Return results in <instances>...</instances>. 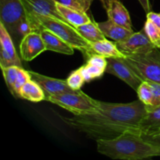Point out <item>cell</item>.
I'll return each mask as SVG.
<instances>
[{"mask_svg":"<svg viewBox=\"0 0 160 160\" xmlns=\"http://www.w3.org/2000/svg\"><path fill=\"white\" fill-rule=\"evenodd\" d=\"M145 113L146 106L139 99L129 103L100 101L94 112L61 118L71 128L98 141L115 138L127 131L141 132Z\"/></svg>","mask_w":160,"mask_h":160,"instance_id":"cell-1","label":"cell"},{"mask_svg":"<svg viewBox=\"0 0 160 160\" xmlns=\"http://www.w3.org/2000/svg\"><path fill=\"white\" fill-rule=\"evenodd\" d=\"M97 150L112 159L142 160L160 156V148L142 138L141 132L127 131L109 140L96 141Z\"/></svg>","mask_w":160,"mask_h":160,"instance_id":"cell-2","label":"cell"},{"mask_svg":"<svg viewBox=\"0 0 160 160\" xmlns=\"http://www.w3.org/2000/svg\"><path fill=\"white\" fill-rule=\"evenodd\" d=\"M31 22L33 31L39 32L42 28L49 30L71 45L73 48L82 52L88 57L92 55L91 45L68 22L50 17L27 15Z\"/></svg>","mask_w":160,"mask_h":160,"instance_id":"cell-3","label":"cell"},{"mask_svg":"<svg viewBox=\"0 0 160 160\" xmlns=\"http://www.w3.org/2000/svg\"><path fill=\"white\" fill-rule=\"evenodd\" d=\"M45 100L67 109L73 115L94 112L98 108L100 102L91 98L81 89L49 95Z\"/></svg>","mask_w":160,"mask_h":160,"instance_id":"cell-4","label":"cell"},{"mask_svg":"<svg viewBox=\"0 0 160 160\" xmlns=\"http://www.w3.org/2000/svg\"><path fill=\"white\" fill-rule=\"evenodd\" d=\"M143 81L160 84V51L154 48L144 54L131 55L125 57Z\"/></svg>","mask_w":160,"mask_h":160,"instance_id":"cell-5","label":"cell"},{"mask_svg":"<svg viewBox=\"0 0 160 160\" xmlns=\"http://www.w3.org/2000/svg\"><path fill=\"white\" fill-rule=\"evenodd\" d=\"M25 17L27 13L21 0H0V23L4 25L12 38L18 24Z\"/></svg>","mask_w":160,"mask_h":160,"instance_id":"cell-6","label":"cell"},{"mask_svg":"<svg viewBox=\"0 0 160 160\" xmlns=\"http://www.w3.org/2000/svg\"><path fill=\"white\" fill-rule=\"evenodd\" d=\"M106 73L116 76L137 92L143 80L125 58H108Z\"/></svg>","mask_w":160,"mask_h":160,"instance_id":"cell-7","label":"cell"},{"mask_svg":"<svg viewBox=\"0 0 160 160\" xmlns=\"http://www.w3.org/2000/svg\"><path fill=\"white\" fill-rule=\"evenodd\" d=\"M117 45L125 56L144 54L156 48L144 29L138 32H134L126 40L117 43Z\"/></svg>","mask_w":160,"mask_h":160,"instance_id":"cell-8","label":"cell"},{"mask_svg":"<svg viewBox=\"0 0 160 160\" xmlns=\"http://www.w3.org/2000/svg\"><path fill=\"white\" fill-rule=\"evenodd\" d=\"M0 67H6L17 66L23 67L21 60L17 55L15 43L9 33L2 23H0Z\"/></svg>","mask_w":160,"mask_h":160,"instance_id":"cell-9","label":"cell"},{"mask_svg":"<svg viewBox=\"0 0 160 160\" xmlns=\"http://www.w3.org/2000/svg\"><path fill=\"white\" fill-rule=\"evenodd\" d=\"M19 50L22 59L29 62L45 51L46 48L40 33L32 31L22 39Z\"/></svg>","mask_w":160,"mask_h":160,"instance_id":"cell-10","label":"cell"},{"mask_svg":"<svg viewBox=\"0 0 160 160\" xmlns=\"http://www.w3.org/2000/svg\"><path fill=\"white\" fill-rule=\"evenodd\" d=\"M21 2L27 15L54 17L67 21L58 11L57 3L54 0H21Z\"/></svg>","mask_w":160,"mask_h":160,"instance_id":"cell-11","label":"cell"},{"mask_svg":"<svg viewBox=\"0 0 160 160\" xmlns=\"http://www.w3.org/2000/svg\"><path fill=\"white\" fill-rule=\"evenodd\" d=\"M28 72L31 76V79L35 81L43 89L45 94V98L49 95L73 91L68 85L67 80L63 81V80L50 78V77L45 76V75L31 71V70H28Z\"/></svg>","mask_w":160,"mask_h":160,"instance_id":"cell-12","label":"cell"},{"mask_svg":"<svg viewBox=\"0 0 160 160\" xmlns=\"http://www.w3.org/2000/svg\"><path fill=\"white\" fill-rule=\"evenodd\" d=\"M107 63V58L98 54H92L88 57L86 63L80 67L79 70L86 82H89L101 78L106 73Z\"/></svg>","mask_w":160,"mask_h":160,"instance_id":"cell-13","label":"cell"},{"mask_svg":"<svg viewBox=\"0 0 160 160\" xmlns=\"http://www.w3.org/2000/svg\"><path fill=\"white\" fill-rule=\"evenodd\" d=\"M39 33L43 39L46 50L64 55H73L74 52V48L71 45L49 30L42 28L39 31Z\"/></svg>","mask_w":160,"mask_h":160,"instance_id":"cell-14","label":"cell"},{"mask_svg":"<svg viewBox=\"0 0 160 160\" xmlns=\"http://www.w3.org/2000/svg\"><path fill=\"white\" fill-rule=\"evenodd\" d=\"M106 12L109 20L123 28L133 30L129 12L120 0H113Z\"/></svg>","mask_w":160,"mask_h":160,"instance_id":"cell-15","label":"cell"},{"mask_svg":"<svg viewBox=\"0 0 160 160\" xmlns=\"http://www.w3.org/2000/svg\"><path fill=\"white\" fill-rule=\"evenodd\" d=\"M97 23H98V28H100L102 32L106 36V38H109L112 39L117 43L126 40L134 33L133 30L123 28L120 25L117 24L109 19L106 21L98 22Z\"/></svg>","mask_w":160,"mask_h":160,"instance_id":"cell-16","label":"cell"},{"mask_svg":"<svg viewBox=\"0 0 160 160\" xmlns=\"http://www.w3.org/2000/svg\"><path fill=\"white\" fill-rule=\"evenodd\" d=\"M92 54H98L106 58H125V55L117 47V43L106 38L90 43Z\"/></svg>","mask_w":160,"mask_h":160,"instance_id":"cell-17","label":"cell"},{"mask_svg":"<svg viewBox=\"0 0 160 160\" xmlns=\"http://www.w3.org/2000/svg\"><path fill=\"white\" fill-rule=\"evenodd\" d=\"M56 6L61 16L74 28L88 23L92 20V18L88 15V12H81V11L64 6L59 3H57Z\"/></svg>","mask_w":160,"mask_h":160,"instance_id":"cell-18","label":"cell"},{"mask_svg":"<svg viewBox=\"0 0 160 160\" xmlns=\"http://www.w3.org/2000/svg\"><path fill=\"white\" fill-rule=\"evenodd\" d=\"M160 128V105L156 107H146V113L140 124L142 134L152 132Z\"/></svg>","mask_w":160,"mask_h":160,"instance_id":"cell-19","label":"cell"},{"mask_svg":"<svg viewBox=\"0 0 160 160\" xmlns=\"http://www.w3.org/2000/svg\"><path fill=\"white\" fill-rule=\"evenodd\" d=\"M20 98H23L32 102H38L45 100V94L43 89L35 81L31 79L20 89Z\"/></svg>","mask_w":160,"mask_h":160,"instance_id":"cell-20","label":"cell"},{"mask_svg":"<svg viewBox=\"0 0 160 160\" xmlns=\"http://www.w3.org/2000/svg\"><path fill=\"white\" fill-rule=\"evenodd\" d=\"M76 30L80 33L84 39L88 41L89 43L98 42L106 38L100 28H98V23L92 18V20L88 23H86L81 26L76 27Z\"/></svg>","mask_w":160,"mask_h":160,"instance_id":"cell-21","label":"cell"},{"mask_svg":"<svg viewBox=\"0 0 160 160\" xmlns=\"http://www.w3.org/2000/svg\"><path fill=\"white\" fill-rule=\"evenodd\" d=\"M20 68H23V67H17V66L1 67L5 82H6V86H7L8 89H9L11 94L13 91L14 84H15L16 80H17V76H18L19 70H20Z\"/></svg>","mask_w":160,"mask_h":160,"instance_id":"cell-22","label":"cell"},{"mask_svg":"<svg viewBox=\"0 0 160 160\" xmlns=\"http://www.w3.org/2000/svg\"><path fill=\"white\" fill-rule=\"evenodd\" d=\"M137 94L140 101H142L145 106H152L153 103V92L151 85L148 81H145L141 84L137 90Z\"/></svg>","mask_w":160,"mask_h":160,"instance_id":"cell-23","label":"cell"},{"mask_svg":"<svg viewBox=\"0 0 160 160\" xmlns=\"http://www.w3.org/2000/svg\"><path fill=\"white\" fill-rule=\"evenodd\" d=\"M54 1L56 3H59L67 7L81 12H88L92 0H54Z\"/></svg>","mask_w":160,"mask_h":160,"instance_id":"cell-24","label":"cell"},{"mask_svg":"<svg viewBox=\"0 0 160 160\" xmlns=\"http://www.w3.org/2000/svg\"><path fill=\"white\" fill-rule=\"evenodd\" d=\"M143 29L145 30L150 41L154 44L156 48L160 49V28L149 20H147Z\"/></svg>","mask_w":160,"mask_h":160,"instance_id":"cell-25","label":"cell"},{"mask_svg":"<svg viewBox=\"0 0 160 160\" xmlns=\"http://www.w3.org/2000/svg\"><path fill=\"white\" fill-rule=\"evenodd\" d=\"M29 80H31V76H30L28 70H25L23 68H20L19 70L18 76L16 80L15 84H14L12 95L16 98H20V89Z\"/></svg>","mask_w":160,"mask_h":160,"instance_id":"cell-26","label":"cell"},{"mask_svg":"<svg viewBox=\"0 0 160 160\" xmlns=\"http://www.w3.org/2000/svg\"><path fill=\"white\" fill-rule=\"evenodd\" d=\"M67 82L73 90H79L86 81L83 77L82 73L78 69V70H74L70 73V76L67 78Z\"/></svg>","mask_w":160,"mask_h":160,"instance_id":"cell-27","label":"cell"},{"mask_svg":"<svg viewBox=\"0 0 160 160\" xmlns=\"http://www.w3.org/2000/svg\"><path fill=\"white\" fill-rule=\"evenodd\" d=\"M142 136L146 142L160 148V128L152 132L142 134Z\"/></svg>","mask_w":160,"mask_h":160,"instance_id":"cell-28","label":"cell"},{"mask_svg":"<svg viewBox=\"0 0 160 160\" xmlns=\"http://www.w3.org/2000/svg\"><path fill=\"white\" fill-rule=\"evenodd\" d=\"M151 85L152 89L153 92V103L152 106H146V107H156V106L160 105V84L158 83L152 82V81H148Z\"/></svg>","mask_w":160,"mask_h":160,"instance_id":"cell-29","label":"cell"},{"mask_svg":"<svg viewBox=\"0 0 160 160\" xmlns=\"http://www.w3.org/2000/svg\"><path fill=\"white\" fill-rule=\"evenodd\" d=\"M147 20H149L160 28V12H154L150 11L148 13H147Z\"/></svg>","mask_w":160,"mask_h":160,"instance_id":"cell-30","label":"cell"},{"mask_svg":"<svg viewBox=\"0 0 160 160\" xmlns=\"http://www.w3.org/2000/svg\"><path fill=\"white\" fill-rule=\"evenodd\" d=\"M138 1L141 3V5H142L145 12L146 13H148L151 11V5H150L149 0H138Z\"/></svg>","mask_w":160,"mask_h":160,"instance_id":"cell-31","label":"cell"},{"mask_svg":"<svg viewBox=\"0 0 160 160\" xmlns=\"http://www.w3.org/2000/svg\"><path fill=\"white\" fill-rule=\"evenodd\" d=\"M100 1H101L102 4V6L104 7V9H106V10H107V9L109 8L111 3L112 2V1H113V0H100Z\"/></svg>","mask_w":160,"mask_h":160,"instance_id":"cell-32","label":"cell"}]
</instances>
